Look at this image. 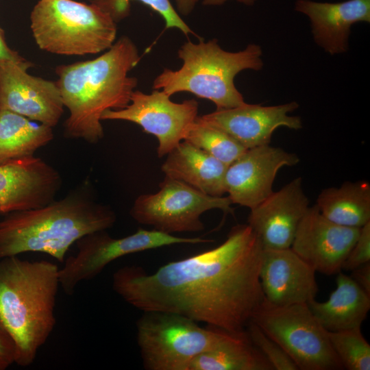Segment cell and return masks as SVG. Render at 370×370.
<instances>
[{
	"label": "cell",
	"mask_w": 370,
	"mask_h": 370,
	"mask_svg": "<svg viewBox=\"0 0 370 370\" xmlns=\"http://www.w3.org/2000/svg\"><path fill=\"white\" fill-rule=\"evenodd\" d=\"M262 251L251 227L238 224L217 247L168 262L154 273L134 265L119 268L112 288L143 312L175 313L241 334L264 299Z\"/></svg>",
	"instance_id": "obj_1"
},
{
	"label": "cell",
	"mask_w": 370,
	"mask_h": 370,
	"mask_svg": "<svg viewBox=\"0 0 370 370\" xmlns=\"http://www.w3.org/2000/svg\"><path fill=\"white\" fill-rule=\"evenodd\" d=\"M140 60L138 49L122 36L97 58L61 64L56 68L64 106L69 115L64 123V136L98 143L104 136L101 116L108 110L125 108L138 84L129 73Z\"/></svg>",
	"instance_id": "obj_2"
},
{
	"label": "cell",
	"mask_w": 370,
	"mask_h": 370,
	"mask_svg": "<svg viewBox=\"0 0 370 370\" xmlns=\"http://www.w3.org/2000/svg\"><path fill=\"white\" fill-rule=\"evenodd\" d=\"M85 190H73L42 207L5 214L0 220V260L39 252L63 262L82 237L112 227L116 219L114 211Z\"/></svg>",
	"instance_id": "obj_3"
},
{
	"label": "cell",
	"mask_w": 370,
	"mask_h": 370,
	"mask_svg": "<svg viewBox=\"0 0 370 370\" xmlns=\"http://www.w3.org/2000/svg\"><path fill=\"white\" fill-rule=\"evenodd\" d=\"M60 286L59 268L50 261L0 260V325L14 343L17 365H31L52 333Z\"/></svg>",
	"instance_id": "obj_4"
},
{
	"label": "cell",
	"mask_w": 370,
	"mask_h": 370,
	"mask_svg": "<svg viewBox=\"0 0 370 370\" xmlns=\"http://www.w3.org/2000/svg\"><path fill=\"white\" fill-rule=\"evenodd\" d=\"M182 66L177 70L164 69L153 82V89L170 97L188 92L213 102L217 110L235 108L245 102L236 88L234 78L241 71H259L263 66L261 47L250 44L237 52L223 50L217 40L184 42L177 51Z\"/></svg>",
	"instance_id": "obj_5"
},
{
	"label": "cell",
	"mask_w": 370,
	"mask_h": 370,
	"mask_svg": "<svg viewBox=\"0 0 370 370\" xmlns=\"http://www.w3.org/2000/svg\"><path fill=\"white\" fill-rule=\"evenodd\" d=\"M34 40L42 51L62 56L104 52L116 38L112 18L92 3L39 0L30 14Z\"/></svg>",
	"instance_id": "obj_6"
},
{
	"label": "cell",
	"mask_w": 370,
	"mask_h": 370,
	"mask_svg": "<svg viewBox=\"0 0 370 370\" xmlns=\"http://www.w3.org/2000/svg\"><path fill=\"white\" fill-rule=\"evenodd\" d=\"M137 343L147 370H188L201 353L230 333L184 316L165 312H144L136 323Z\"/></svg>",
	"instance_id": "obj_7"
},
{
	"label": "cell",
	"mask_w": 370,
	"mask_h": 370,
	"mask_svg": "<svg viewBox=\"0 0 370 370\" xmlns=\"http://www.w3.org/2000/svg\"><path fill=\"white\" fill-rule=\"evenodd\" d=\"M250 321L282 347L298 370L343 369L331 345L328 331L308 304L276 306L264 298Z\"/></svg>",
	"instance_id": "obj_8"
},
{
	"label": "cell",
	"mask_w": 370,
	"mask_h": 370,
	"mask_svg": "<svg viewBox=\"0 0 370 370\" xmlns=\"http://www.w3.org/2000/svg\"><path fill=\"white\" fill-rule=\"evenodd\" d=\"M159 188L156 193L139 195L130 214L136 222L162 232L172 234L202 231L204 225L201 217L210 210L234 213L227 196H211L168 177H164Z\"/></svg>",
	"instance_id": "obj_9"
},
{
	"label": "cell",
	"mask_w": 370,
	"mask_h": 370,
	"mask_svg": "<svg viewBox=\"0 0 370 370\" xmlns=\"http://www.w3.org/2000/svg\"><path fill=\"white\" fill-rule=\"evenodd\" d=\"M212 240L199 237L184 238L155 229L139 228L135 233L115 238L101 230L88 234L75 243L77 251L68 257L59 269L60 287L72 295L78 284L97 277L112 261L124 256L175 244H198Z\"/></svg>",
	"instance_id": "obj_10"
},
{
	"label": "cell",
	"mask_w": 370,
	"mask_h": 370,
	"mask_svg": "<svg viewBox=\"0 0 370 370\" xmlns=\"http://www.w3.org/2000/svg\"><path fill=\"white\" fill-rule=\"evenodd\" d=\"M162 90L146 94L139 90L132 93L129 104L119 110H108L103 120L130 121L156 136L158 158L167 155L183 141L198 116V102L194 99L175 103Z\"/></svg>",
	"instance_id": "obj_11"
},
{
	"label": "cell",
	"mask_w": 370,
	"mask_h": 370,
	"mask_svg": "<svg viewBox=\"0 0 370 370\" xmlns=\"http://www.w3.org/2000/svg\"><path fill=\"white\" fill-rule=\"evenodd\" d=\"M33 65L28 60L0 64V109L53 127L64 112L61 95L56 81L27 73Z\"/></svg>",
	"instance_id": "obj_12"
},
{
	"label": "cell",
	"mask_w": 370,
	"mask_h": 370,
	"mask_svg": "<svg viewBox=\"0 0 370 370\" xmlns=\"http://www.w3.org/2000/svg\"><path fill=\"white\" fill-rule=\"evenodd\" d=\"M299 162L294 153L269 145L247 149L227 167L225 187L232 204L251 209L273 192L278 172Z\"/></svg>",
	"instance_id": "obj_13"
},
{
	"label": "cell",
	"mask_w": 370,
	"mask_h": 370,
	"mask_svg": "<svg viewBox=\"0 0 370 370\" xmlns=\"http://www.w3.org/2000/svg\"><path fill=\"white\" fill-rule=\"evenodd\" d=\"M360 228L338 225L317 206H309L301 220L291 248L316 272L337 274L356 241Z\"/></svg>",
	"instance_id": "obj_14"
},
{
	"label": "cell",
	"mask_w": 370,
	"mask_h": 370,
	"mask_svg": "<svg viewBox=\"0 0 370 370\" xmlns=\"http://www.w3.org/2000/svg\"><path fill=\"white\" fill-rule=\"evenodd\" d=\"M298 106L295 101L272 106L245 103L235 108L216 110L199 118L225 132L245 148L250 149L269 145L278 127L301 129V118L288 115Z\"/></svg>",
	"instance_id": "obj_15"
},
{
	"label": "cell",
	"mask_w": 370,
	"mask_h": 370,
	"mask_svg": "<svg viewBox=\"0 0 370 370\" xmlns=\"http://www.w3.org/2000/svg\"><path fill=\"white\" fill-rule=\"evenodd\" d=\"M308 208L302 179L297 177L250 209L247 224L264 248H289Z\"/></svg>",
	"instance_id": "obj_16"
},
{
	"label": "cell",
	"mask_w": 370,
	"mask_h": 370,
	"mask_svg": "<svg viewBox=\"0 0 370 370\" xmlns=\"http://www.w3.org/2000/svg\"><path fill=\"white\" fill-rule=\"evenodd\" d=\"M59 172L39 157L0 166V214L42 207L55 199Z\"/></svg>",
	"instance_id": "obj_17"
},
{
	"label": "cell",
	"mask_w": 370,
	"mask_h": 370,
	"mask_svg": "<svg viewBox=\"0 0 370 370\" xmlns=\"http://www.w3.org/2000/svg\"><path fill=\"white\" fill-rule=\"evenodd\" d=\"M315 273L291 247H263L260 281L264 298L272 304H308L314 299Z\"/></svg>",
	"instance_id": "obj_18"
},
{
	"label": "cell",
	"mask_w": 370,
	"mask_h": 370,
	"mask_svg": "<svg viewBox=\"0 0 370 370\" xmlns=\"http://www.w3.org/2000/svg\"><path fill=\"white\" fill-rule=\"evenodd\" d=\"M295 9L309 18L314 42L331 55L347 51L354 24L370 22V0L338 3L297 0Z\"/></svg>",
	"instance_id": "obj_19"
},
{
	"label": "cell",
	"mask_w": 370,
	"mask_h": 370,
	"mask_svg": "<svg viewBox=\"0 0 370 370\" xmlns=\"http://www.w3.org/2000/svg\"><path fill=\"white\" fill-rule=\"evenodd\" d=\"M227 166L192 144L183 140L168 154L161 166L165 177L182 181L214 197L225 192Z\"/></svg>",
	"instance_id": "obj_20"
},
{
	"label": "cell",
	"mask_w": 370,
	"mask_h": 370,
	"mask_svg": "<svg viewBox=\"0 0 370 370\" xmlns=\"http://www.w3.org/2000/svg\"><path fill=\"white\" fill-rule=\"evenodd\" d=\"M337 274L336 288L329 298L323 302L312 299L308 306L328 332L361 328L370 309V295L350 275Z\"/></svg>",
	"instance_id": "obj_21"
},
{
	"label": "cell",
	"mask_w": 370,
	"mask_h": 370,
	"mask_svg": "<svg viewBox=\"0 0 370 370\" xmlns=\"http://www.w3.org/2000/svg\"><path fill=\"white\" fill-rule=\"evenodd\" d=\"M53 139V127L0 109V166L34 156Z\"/></svg>",
	"instance_id": "obj_22"
},
{
	"label": "cell",
	"mask_w": 370,
	"mask_h": 370,
	"mask_svg": "<svg viewBox=\"0 0 370 370\" xmlns=\"http://www.w3.org/2000/svg\"><path fill=\"white\" fill-rule=\"evenodd\" d=\"M315 205L328 220L360 228L370 221V184L359 180L325 188L318 195Z\"/></svg>",
	"instance_id": "obj_23"
},
{
	"label": "cell",
	"mask_w": 370,
	"mask_h": 370,
	"mask_svg": "<svg viewBox=\"0 0 370 370\" xmlns=\"http://www.w3.org/2000/svg\"><path fill=\"white\" fill-rule=\"evenodd\" d=\"M188 370H273L251 343L247 332L230 333L225 339L197 356Z\"/></svg>",
	"instance_id": "obj_24"
},
{
	"label": "cell",
	"mask_w": 370,
	"mask_h": 370,
	"mask_svg": "<svg viewBox=\"0 0 370 370\" xmlns=\"http://www.w3.org/2000/svg\"><path fill=\"white\" fill-rule=\"evenodd\" d=\"M184 140L206 151L227 166L247 149L225 132L202 121L199 116Z\"/></svg>",
	"instance_id": "obj_25"
},
{
	"label": "cell",
	"mask_w": 370,
	"mask_h": 370,
	"mask_svg": "<svg viewBox=\"0 0 370 370\" xmlns=\"http://www.w3.org/2000/svg\"><path fill=\"white\" fill-rule=\"evenodd\" d=\"M108 14L115 23H119L130 16L131 2L138 1L147 5L159 14L165 21V28H176L184 35L193 34L202 39L182 19L169 0H88Z\"/></svg>",
	"instance_id": "obj_26"
},
{
	"label": "cell",
	"mask_w": 370,
	"mask_h": 370,
	"mask_svg": "<svg viewBox=\"0 0 370 370\" xmlns=\"http://www.w3.org/2000/svg\"><path fill=\"white\" fill-rule=\"evenodd\" d=\"M331 345L343 368L349 370L370 369V345L361 328L328 332Z\"/></svg>",
	"instance_id": "obj_27"
},
{
	"label": "cell",
	"mask_w": 370,
	"mask_h": 370,
	"mask_svg": "<svg viewBox=\"0 0 370 370\" xmlns=\"http://www.w3.org/2000/svg\"><path fill=\"white\" fill-rule=\"evenodd\" d=\"M251 343L262 354L275 370H298L288 354L256 324L249 321L246 328Z\"/></svg>",
	"instance_id": "obj_28"
},
{
	"label": "cell",
	"mask_w": 370,
	"mask_h": 370,
	"mask_svg": "<svg viewBox=\"0 0 370 370\" xmlns=\"http://www.w3.org/2000/svg\"><path fill=\"white\" fill-rule=\"evenodd\" d=\"M370 262V221L360 227L358 237L345 260L342 269L352 271Z\"/></svg>",
	"instance_id": "obj_29"
},
{
	"label": "cell",
	"mask_w": 370,
	"mask_h": 370,
	"mask_svg": "<svg viewBox=\"0 0 370 370\" xmlns=\"http://www.w3.org/2000/svg\"><path fill=\"white\" fill-rule=\"evenodd\" d=\"M14 362V343L8 333L0 325V370H5Z\"/></svg>",
	"instance_id": "obj_30"
},
{
	"label": "cell",
	"mask_w": 370,
	"mask_h": 370,
	"mask_svg": "<svg viewBox=\"0 0 370 370\" xmlns=\"http://www.w3.org/2000/svg\"><path fill=\"white\" fill-rule=\"evenodd\" d=\"M350 277L370 295V262L352 271Z\"/></svg>",
	"instance_id": "obj_31"
},
{
	"label": "cell",
	"mask_w": 370,
	"mask_h": 370,
	"mask_svg": "<svg viewBox=\"0 0 370 370\" xmlns=\"http://www.w3.org/2000/svg\"><path fill=\"white\" fill-rule=\"evenodd\" d=\"M12 61L16 62H23L27 61L17 51L10 49L5 42L3 29L0 27V64Z\"/></svg>",
	"instance_id": "obj_32"
},
{
	"label": "cell",
	"mask_w": 370,
	"mask_h": 370,
	"mask_svg": "<svg viewBox=\"0 0 370 370\" xmlns=\"http://www.w3.org/2000/svg\"><path fill=\"white\" fill-rule=\"evenodd\" d=\"M199 0H175L178 14L188 16L192 13Z\"/></svg>",
	"instance_id": "obj_33"
},
{
	"label": "cell",
	"mask_w": 370,
	"mask_h": 370,
	"mask_svg": "<svg viewBox=\"0 0 370 370\" xmlns=\"http://www.w3.org/2000/svg\"><path fill=\"white\" fill-rule=\"evenodd\" d=\"M230 0H203V5L208 6L221 5ZM238 3H243L246 5H254L257 0H235Z\"/></svg>",
	"instance_id": "obj_34"
}]
</instances>
